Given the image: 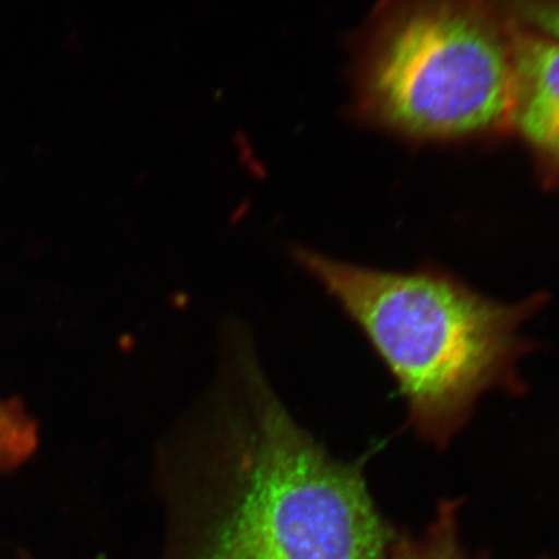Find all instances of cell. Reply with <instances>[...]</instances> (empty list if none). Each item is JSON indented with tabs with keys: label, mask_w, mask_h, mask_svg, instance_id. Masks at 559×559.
Instances as JSON below:
<instances>
[{
	"label": "cell",
	"mask_w": 559,
	"mask_h": 559,
	"mask_svg": "<svg viewBox=\"0 0 559 559\" xmlns=\"http://www.w3.org/2000/svg\"><path fill=\"white\" fill-rule=\"evenodd\" d=\"M513 17L514 86L509 124L540 159L559 170V35Z\"/></svg>",
	"instance_id": "4"
},
{
	"label": "cell",
	"mask_w": 559,
	"mask_h": 559,
	"mask_svg": "<svg viewBox=\"0 0 559 559\" xmlns=\"http://www.w3.org/2000/svg\"><path fill=\"white\" fill-rule=\"evenodd\" d=\"M293 260L362 331L426 443L447 448L484 393L514 388L525 305L481 296L436 264L377 270L304 246Z\"/></svg>",
	"instance_id": "2"
},
{
	"label": "cell",
	"mask_w": 559,
	"mask_h": 559,
	"mask_svg": "<svg viewBox=\"0 0 559 559\" xmlns=\"http://www.w3.org/2000/svg\"><path fill=\"white\" fill-rule=\"evenodd\" d=\"M384 559H471L460 535L457 500H441L423 532L396 533Z\"/></svg>",
	"instance_id": "5"
},
{
	"label": "cell",
	"mask_w": 559,
	"mask_h": 559,
	"mask_svg": "<svg viewBox=\"0 0 559 559\" xmlns=\"http://www.w3.org/2000/svg\"><path fill=\"white\" fill-rule=\"evenodd\" d=\"M514 17L506 0H388L360 40L352 116L407 145H459L509 124Z\"/></svg>",
	"instance_id": "3"
},
{
	"label": "cell",
	"mask_w": 559,
	"mask_h": 559,
	"mask_svg": "<svg viewBox=\"0 0 559 559\" xmlns=\"http://www.w3.org/2000/svg\"><path fill=\"white\" fill-rule=\"evenodd\" d=\"M511 13L538 28L559 35V0H506Z\"/></svg>",
	"instance_id": "7"
},
{
	"label": "cell",
	"mask_w": 559,
	"mask_h": 559,
	"mask_svg": "<svg viewBox=\"0 0 559 559\" xmlns=\"http://www.w3.org/2000/svg\"><path fill=\"white\" fill-rule=\"evenodd\" d=\"M226 348L218 380L162 440L159 559H384L396 532L362 462L294 418L246 334Z\"/></svg>",
	"instance_id": "1"
},
{
	"label": "cell",
	"mask_w": 559,
	"mask_h": 559,
	"mask_svg": "<svg viewBox=\"0 0 559 559\" xmlns=\"http://www.w3.org/2000/svg\"><path fill=\"white\" fill-rule=\"evenodd\" d=\"M39 447V428L20 400L0 399V473L21 468Z\"/></svg>",
	"instance_id": "6"
}]
</instances>
